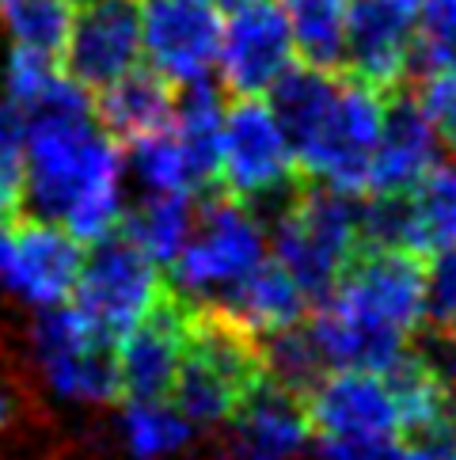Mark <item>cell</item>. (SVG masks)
I'll use <instances>...</instances> for the list:
<instances>
[{
    "instance_id": "obj_31",
    "label": "cell",
    "mask_w": 456,
    "mask_h": 460,
    "mask_svg": "<svg viewBox=\"0 0 456 460\" xmlns=\"http://www.w3.org/2000/svg\"><path fill=\"white\" fill-rule=\"evenodd\" d=\"M418 107L426 114L437 145L456 156V73H434L418 84Z\"/></svg>"
},
{
    "instance_id": "obj_21",
    "label": "cell",
    "mask_w": 456,
    "mask_h": 460,
    "mask_svg": "<svg viewBox=\"0 0 456 460\" xmlns=\"http://www.w3.org/2000/svg\"><path fill=\"white\" fill-rule=\"evenodd\" d=\"M194 213H198V194L187 190H141V199L122 209L118 228L137 243L160 267L179 255L194 228Z\"/></svg>"
},
{
    "instance_id": "obj_13",
    "label": "cell",
    "mask_w": 456,
    "mask_h": 460,
    "mask_svg": "<svg viewBox=\"0 0 456 460\" xmlns=\"http://www.w3.org/2000/svg\"><path fill=\"white\" fill-rule=\"evenodd\" d=\"M312 422L301 396L274 381H259L224 419L221 460H304Z\"/></svg>"
},
{
    "instance_id": "obj_7",
    "label": "cell",
    "mask_w": 456,
    "mask_h": 460,
    "mask_svg": "<svg viewBox=\"0 0 456 460\" xmlns=\"http://www.w3.org/2000/svg\"><path fill=\"white\" fill-rule=\"evenodd\" d=\"M88 255L80 262L73 308L84 316L103 339L118 342L145 312H149L168 289V278L122 228L110 236L88 243Z\"/></svg>"
},
{
    "instance_id": "obj_8",
    "label": "cell",
    "mask_w": 456,
    "mask_h": 460,
    "mask_svg": "<svg viewBox=\"0 0 456 460\" xmlns=\"http://www.w3.org/2000/svg\"><path fill=\"white\" fill-rule=\"evenodd\" d=\"M228 199L236 202H267L285 199L297 183L289 141L274 119L270 103L255 95H236L221 119V179Z\"/></svg>"
},
{
    "instance_id": "obj_29",
    "label": "cell",
    "mask_w": 456,
    "mask_h": 460,
    "mask_svg": "<svg viewBox=\"0 0 456 460\" xmlns=\"http://www.w3.org/2000/svg\"><path fill=\"white\" fill-rule=\"evenodd\" d=\"M23 172H27V119L20 107L0 100V217L23 209Z\"/></svg>"
},
{
    "instance_id": "obj_11",
    "label": "cell",
    "mask_w": 456,
    "mask_h": 460,
    "mask_svg": "<svg viewBox=\"0 0 456 460\" xmlns=\"http://www.w3.org/2000/svg\"><path fill=\"white\" fill-rule=\"evenodd\" d=\"M411 35L415 0H350L338 73L377 92L403 88L411 73Z\"/></svg>"
},
{
    "instance_id": "obj_10",
    "label": "cell",
    "mask_w": 456,
    "mask_h": 460,
    "mask_svg": "<svg viewBox=\"0 0 456 460\" xmlns=\"http://www.w3.org/2000/svg\"><path fill=\"white\" fill-rule=\"evenodd\" d=\"M224 12L217 0H145L141 54L175 88L209 80L221 50Z\"/></svg>"
},
{
    "instance_id": "obj_19",
    "label": "cell",
    "mask_w": 456,
    "mask_h": 460,
    "mask_svg": "<svg viewBox=\"0 0 456 460\" xmlns=\"http://www.w3.org/2000/svg\"><path fill=\"white\" fill-rule=\"evenodd\" d=\"M202 308H217L221 316L240 323L248 335L263 339V335L282 332V327L301 323L308 316V297L278 262L263 259L240 286L228 289L217 305H202Z\"/></svg>"
},
{
    "instance_id": "obj_27",
    "label": "cell",
    "mask_w": 456,
    "mask_h": 460,
    "mask_svg": "<svg viewBox=\"0 0 456 460\" xmlns=\"http://www.w3.org/2000/svg\"><path fill=\"white\" fill-rule=\"evenodd\" d=\"M411 69L456 73V0H415Z\"/></svg>"
},
{
    "instance_id": "obj_18",
    "label": "cell",
    "mask_w": 456,
    "mask_h": 460,
    "mask_svg": "<svg viewBox=\"0 0 456 460\" xmlns=\"http://www.w3.org/2000/svg\"><path fill=\"white\" fill-rule=\"evenodd\" d=\"M95 122H100L114 141H137L160 134L171 126L175 114V84H168L156 69H129L126 76L110 80L92 100Z\"/></svg>"
},
{
    "instance_id": "obj_25",
    "label": "cell",
    "mask_w": 456,
    "mask_h": 460,
    "mask_svg": "<svg viewBox=\"0 0 456 460\" xmlns=\"http://www.w3.org/2000/svg\"><path fill=\"white\" fill-rule=\"evenodd\" d=\"M76 0H0V27L8 31L12 50L61 61L73 31Z\"/></svg>"
},
{
    "instance_id": "obj_3",
    "label": "cell",
    "mask_w": 456,
    "mask_h": 460,
    "mask_svg": "<svg viewBox=\"0 0 456 460\" xmlns=\"http://www.w3.org/2000/svg\"><path fill=\"white\" fill-rule=\"evenodd\" d=\"M270 259L297 282L308 305H320L362 252L354 194L308 183V179L293 183L270 221Z\"/></svg>"
},
{
    "instance_id": "obj_28",
    "label": "cell",
    "mask_w": 456,
    "mask_h": 460,
    "mask_svg": "<svg viewBox=\"0 0 456 460\" xmlns=\"http://www.w3.org/2000/svg\"><path fill=\"white\" fill-rule=\"evenodd\" d=\"M126 168L137 179L141 190H187V194H194L190 175H187V160L171 137V126L160 129V134L129 141Z\"/></svg>"
},
{
    "instance_id": "obj_16",
    "label": "cell",
    "mask_w": 456,
    "mask_h": 460,
    "mask_svg": "<svg viewBox=\"0 0 456 460\" xmlns=\"http://www.w3.org/2000/svg\"><path fill=\"white\" fill-rule=\"evenodd\" d=\"M308 422L320 438H384L399 434V411L381 373L335 369L304 396Z\"/></svg>"
},
{
    "instance_id": "obj_23",
    "label": "cell",
    "mask_w": 456,
    "mask_h": 460,
    "mask_svg": "<svg viewBox=\"0 0 456 460\" xmlns=\"http://www.w3.org/2000/svg\"><path fill=\"white\" fill-rule=\"evenodd\" d=\"M194 426L175 403L126 400L118 415V438L134 460H171L194 441Z\"/></svg>"
},
{
    "instance_id": "obj_20",
    "label": "cell",
    "mask_w": 456,
    "mask_h": 460,
    "mask_svg": "<svg viewBox=\"0 0 456 460\" xmlns=\"http://www.w3.org/2000/svg\"><path fill=\"white\" fill-rule=\"evenodd\" d=\"M221 119H224V100L209 80L187 84L175 95L171 137L187 160L194 194H206L221 179Z\"/></svg>"
},
{
    "instance_id": "obj_33",
    "label": "cell",
    "mask_w": 456,
    "mask_h": 460,
    "mask_svg": "<svg viewBox=\"0 0 456 460\" xmlns=\"http://www.w3.org/2000/svg\"><path fill=\"white\" fill-rule=\"evenodd\" d=\"M8 248H12V228H8V217H0V282H4V267H8Z\"/></svg>"
},
{
    "instance_id": "obj_17",
    "label": "cell",
    "mask_w": 456,
    "mask_h": 460,
    "mask_svg": "<svg viewBox=\"0 0 456 460\" xmlns=\"http://www.w3.org/2000/svg\"><path fill=\"white\" fill-rule=\"evenodd\" d=\"M437 160V137L422 114L418 100L407 88L384 92L381 129L373 145L365 194H403Z\"/></svg>"
},
{
    "instance_id": "obj_32",
    "label": "cell",
    "mask_w": 456,
    "mask_h": 460,
    "mask_svg": "<svg viewBox=\"0 0 456 460\" xmlns=\"http://www.w3.org/2000/svg\"><path fill=\"white\" fill-rule=\"evenodd\" d=\"M12 411H15V392H12L8 373L0 369V434L8 430V422H12Z\"/></svg>"
},
{
    "instance_id": "obj_15",
    "label": "cell",
    "mask_w": 456,
    "mask_h": 460,
    "mask_svg": "<svg viewBox=\"0 0 456 460\" xmlns=\"http://www.w3.org/2000/svg\"><path fill=\"white\" fill-rule=\"evenodd\" d=\"M80 262H84V243L73 240L65 228L50 221H20L12 233L8 267L0 289L20 297L31 308H54L73 297Z\"/></svg>"
},
{
    "instance_id": "obj_22",
    "label": "cell",
    "mask_w": 456,
    "mask_h": 460,
    "mask_svg": "<svg viewBox=\"0 0 456 460\" xmlns=\"http://www.w3.org/2000/svg\"><path fill=\"white\" fill-rule=\"evenodd\" d=\"M407 209H411V236L418 255L456 248V160H434L407 190Z\"/></svg>"
},
{
    "instance_id": "obj_4",
    "label": "cell",
    "mask_w": 456,
    "mask_h": 460,
    "mask_svg": "<svg viewBox=\"0 0 456 460\" xmlns=\"http://www.w3.org/2000/svg\"><path fill=\"white\" fill-rule=\"evenodd\" d=\"M263 376L255 335L217 308L187 305V342L168 396L194 426H221Z\"/></svg>"
},
{
    "instance_id": "obj_34",
    "label": "cell",
    "mask_w": 456,
    "mask_h": 460,
    "mask_svg": "<svg viewBox=\"0 0 456 460\" xmlns=\"http://www.w3.org/2000/svg\"><path fill=\"white\" fill-rule=\"evenodd\" d=\"M452 460H456V449H452Z\"/></svg>"
},
{
    "instance_id": "obj_2",
    "label": "cell",
    "mask_w": 456,
    "mask_h": 460,
    "mask_svg": "<svg viewBox=\"0 0 456 460\" xmlns=\"http://www.w3.org/2000/svg\"><path fill=\"white\" fill-rule=\"evenodd\" d=\"M267 95L297 175L342 194H365L384 92L346 73L293 61Z\"/></svg>"
},
{
    "instance_id": "obj_1",
    "label": "cell",
    "mask_w": 456,
    "mask_h": 460,
    "mask_svg": "<svg viewBox=\"0 0 456 460\" xmlns=\"http://www.w3.org/2000/svg\"><path fill=\"white\" fill-rule=\"evenodd\" d=\"M126 160L92 103L27 119L23 202L31 217L65 228L80 243L110 236L122 221Z\"/></svg>"
},
{
    "instance_id": "obj_30",
    "label": "cell",
    "mask_w": 456,
    "mask_h": 460,
    "mask_svg": "<svg viewBox=\"0 0 456 460\" xmlns=\"http://www.w3.org/2000/svg\"><path fill=\"white\" fill-rule=\"evenodd\" d=\"M422 323L456 335V248L434 252L422 270Z\"/></svg>"
},
{
    "instance_id": "obj_5",
    "label": "cell",
    "mask_w": 456,
    "mask_h": 460,
    "mask_svg": "<svg viewBox=\"0 0 456 460\" xmlns=\"http://www.w3.org/2000/svg\"><path fill=\"white\" fill-rule=\"evenodd\" d=\"M267 259V228L248 202L228 194L198 202L194 228L179 255L168 262V286L187 305H217Z\"/></svg>"
},
{
    "instance_id": "obj_6",
    "label": "cell",
    "mask_w": 456,
    "mask_h": 460,
    "mask_svg": "<svg viewBox=\"0 0 456 460\" xmlns=\"http://www.w3.org/2000/svg\"><path fill=\"white\" fill-rule=\"evenodd\" d=\"M27 354L42 385L65 403L103 407L122 396L114 342L95 332L73 305L35 308L27 323Z\"/></svg>"
},
{
    "instance_id": "obj_14",
    "label": "cell",
    "mask_w": 456,
    "mask_h": 460,
    "mask_svg": "<svg viewBox=\"0 0 456 460\" xmlns=\"http://www.w3.org/2000/svg\"><path fill=\"white\" fill-rule=\"evenodd\" d=\"M187 342V301L164 289L145 316L114 342L118 388L126 400H164Z\"/></svg>"
},
{
    "instance_id": "obj_24",
    "label": "cell",
    "mask_w": 456,
    "mask_h": 460,
    "mask_svg": "<svg viewBox=\"0 0 456 460\" xmlns=\"http://www.w3.org/2000/svg\"><path fill=\"white\" fill-rule=\"evenodd\" d=\"M282 12L293 35V50L301 54V61L338 73L350 0H282Z\"/></svg>"
},
{
    "instance_id": "obj_26",
    "label": "cell",
    "mask_w": 456,
    "mask_h": 460,
    "mask_svg": "<svg viewBox=\"0 0 456 460\" xmlns=\"http://www.w3.org/2000/svg\"><path fill=\"white\" fill-rule=\"evenodd\" d=\"M259 354H263L267 381L289 388L293 396H301V400L328 376V361H323L320 342L304 320L293 327H282V332H274V335H263L259 339Z\"/></svg>"
},
{
    "instance_id": "obj_12",
    "label": "cell",
    "mask_w": 456,
    "mask_h": 460,
    "mask_svg": "<svg viewBox=\"0 0 456 460\" xmlns=\"http://www.w3.org/2000/svg\"><path fill=\"white\" fill-rule=\"evenodd\" d=\"M141 8L137 0H76L73 31L65 42V73L84 92H100L110 80L137 69Z\"/></svg>"
},
{
    "instance_id": "obj_9",
    "label": "cell",
    "mask_w": 456,
    "mask_h": 460,
    "mask_svg": "<svg viewBox=\"0 0 456 460\" xmlns=\"http://www.w3.org/2000/svg\"><path fill=\"white\" fill-rule=\"evenodd\" d=\"M221 23V80L232 95H263L278 84L293 65V35L282 12V0H232Z\"/></svg>"
}]
</instances>
